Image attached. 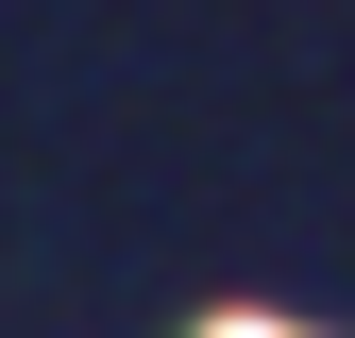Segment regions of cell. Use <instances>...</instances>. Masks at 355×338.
I'll return each mask as SVG.
<instances>
[{"mask_svg":"<svg viewBox=\"0 0 355 338\" xmlns=\"http://www.w3.org/2000/svg\"><path fill=\"white\" fill-rule=\"evenodd\" d=\"M203 338H322V321H271V305H220Z\"/></svg>","mask_w":355,"mask_h":338,"instance_id":"cell-1","label":"cell"}]
</instances>
